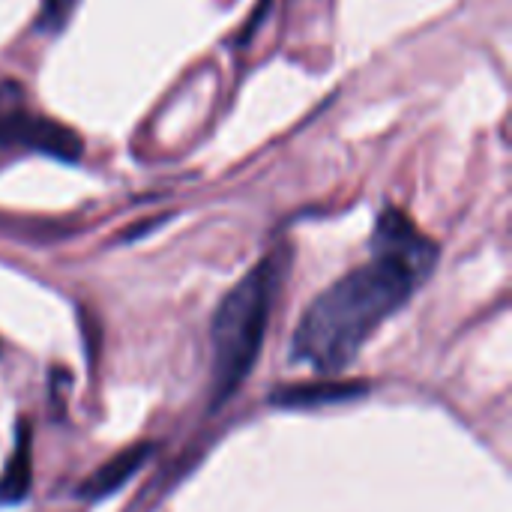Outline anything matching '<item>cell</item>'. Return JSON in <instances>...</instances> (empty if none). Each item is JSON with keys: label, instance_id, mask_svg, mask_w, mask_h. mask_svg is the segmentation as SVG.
<instances>
[{"label": "cell", "instance_id": "1", "mask_svg": "<svg viewBox=\"0 0 512 512\" xmlns=\"http://www.w3.org/2000/svg\"><path fill=\"white\" fill-rule=\"evenodd\" d=\"M429 267L408 258L375 252L372 264L333 282L303 312L291 342V360L336 375L357 360L369 336L399 312L429 279Z\"/></svg>", "mask_w": 512, "mask_h": 512}, {"label": "cell", "instance_id": "2", "mask_svg": "<svg viewBox=\"0 0 512 512\" xmlns=\"http://www.w3.org/2000/svg\"><path fill=\"white\" fill-rule=\"evenodd\" d=\"M291 264V249L282 246L258 261L219 303L210 327L213 339V408L228 402L234 390L252 372L261 342L267 333V318L285 270Z\"/></svg>", "mask_w": 512, "mask_h": 512}, {"label": "cell", "instance_id": "3", "mask_svg": "<svg viewBox=\"0 0 512 512\" xmlns=\"http://www.w3.org/2000/svg\"><path fill=\"white\" fill-rule=\"evenodd\" d=\"M0 144L36 150V153L51 156L57 162H66V165L78 162L84 153L81 138L69 126L48 120V117H39V114H24V111L0 117Z\"/></svg>", "mask_w": 512, "mask_h": 512}, {"label": "cell", "instance_id": "4", "mask_svg": "<svg viewBox=\"0 0 512 512\" xmlns=\"http://www.w3.org/2000/svg\"><path fill=\"white\" fill-rule=\"evenodd\" d=\"M369 393L366 381H315V384H291L279 387L270 396V405L288 408V411H312L324 405H339V402H354Z\"/></svg>", "mask_w": 512, "mask_h": 512}, {"label": "cell", "instance_id": "5", "mask_svg": "<svg viewBox=\"0 0 512 512\" xmlns=\"http://www.w3.org/2000/svg\"><path fill=\"white\" fill-rule=\"evenodd\" d=\"M153 456V444H135L123 453H117L114 459H108L102 468H96L81 486H78V498L84 501H105L114 492H120Z\"/></svg>", "mask_w": 512, "mask_h": 512}, {"label": "cell", "instance_id": "6", "mask_svg": "<svg viewBox=\"0 0 512 512\" xmlns=\"http://www.w3.org/2000/svg\"><path fill=\"white\" fill-rule=\"evenodd\" d=\"M33 459H30V426L18 420L15 426V450L0 474V504H21L30 492Z\"/></svg>", "mask_w": 512, "mask_h": 512}, {"label": "cell", "instance_id": "7", "mask_svg": "<svg viewBox=\"0 0 512 512\" xmlns=\"http://www.w3.org/2000/svg\"><path fill=\"white\" fill-rule=\"evenodd\" d=\"M78 3L81 0H42L39 18H36V30H42V33H60L69 24V18H72V12H75Z\"/></svg>", "mask_w": 512, "mask_h": 512}]
</instances>
